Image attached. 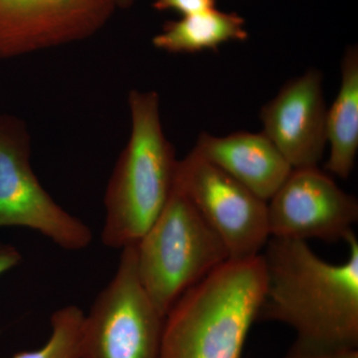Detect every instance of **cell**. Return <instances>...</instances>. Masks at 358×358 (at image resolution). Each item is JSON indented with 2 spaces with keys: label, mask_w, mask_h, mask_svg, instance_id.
Segmentation results:
<instances>
[{
  "label": "cell",
  "mask_w": 358,
  "mask_h": 358,
  "mask_svg": "<svg viewBox=\"0 0 358 358\" xmlns=\"http://www.w3.org/2000/svg\"><path fill=\"white\" fill-rule=\"evenodd\" d=\"M345 241L348 260H322L307 241L273 238L263 259L267 274L258 319L282 322L296 341L324 348H358V241Z\"/></svg>",
  "instance_id": "cell-1"
},
{
  "label": "cell",
  "mask_w": 358,
  "mask_h": 358,
  "mask_svg": "<svg viewBox=\"0 0 358 358\" xmlns=\"http://www.w3.org/2000/svg\"><path fill=\"white\" fill-rule=\"evenodd\" d=\"M266 287L262 255L219 266L167 313L160 358H242Z\"/></svg>",
  "instance_id": "cell-2"
},
{
  "label": "cell",
  "mask_w": 358,
  "mask_h": 358,
  "mask_svg": "<svg viewBox=\"0 0 358 358\" xmlns=\"http://www.w3.org/2000/svg\"><path fill=\"white\" fill-rule=\"evenodd\" d=\"M129 108L131 134L103 199V243L120 250L138 244L164 210L178 164L162 128L159 94L131 90Z\"/></svg>",
  "instance_id": "cell-3"
},
{
  "label": "cell",
  "mask_w": 358,
  "mask_h": 358,
  "mask_svg": "<svg viewBox=\"0 0 358 358\" xmlns=\"http://www.w3.org/2000/svg\"><path fill=\"white\" fill-rule=\"evenodd\" d=\"M136 251L141 286L166 317L186 291L230 260L222 240L176 185Z\"/></svg>",
  "instance_id": "cell-4"
},
{
  "label": "cell",
  "mask_w": 358,
  "mask_h": 358,
  "mask_svg": "<svg viewBox=\"0 0 358 358\" xmlns=\"http://www.w3.org/2000/svg\"><path fill=\"white\" fill-rule=\"evenodd\" d=\"M164 322L138 279L136 245L127 247L85 315L81 358H160Z\"/></svg>",
  "instance_id": "cell-5"
},
{
  "label": "cell",
  "mask_w": 358,
  "mask_h": 358,
  "mask_svg": "<svg viewBox=\"0 0 358 358\" xmlns=\"http://www.w3.org/2000/svg\"><path fill=\"white\" fill-rule=\"evenodd\" d=\"M30 150L24 122L0 115V228H28L70 251L87 248L91 229L44 189L33 173Z\"/></svg>",
  "instance_id": "cell-6"
},
{
  "label": "cell",
  "mask_w": 358,
  "mask_h": 358,
  "mask_svg": "<svg viewBox=\"0 0 358 358\" xmlns=\"http://www.w3.org/2000/svg\"><path fill=\"white\" fill-rule=\"evenodd\" d=\"M174 185L222 240L230 260L261 255L270 237L268 202L193 150L178 160Z\"/></svg>",
  "instance_id": "cell-7"
},
{
  "label": "cell",
  "mask_w": 358,
  "mask_h": 358,
  "mask_svg": "<svg viewBox=\"0 0 358 358\" xmlns=\"http://www.w3.org/2000/svg\"><path fill=\"white\" fill-rule=\"evenodd\" d=\"M357 220V200L317 166L294 169L268 201L273 238L345 240Z\"/></svg>",
  "instance_id": "cell-8"
},
{
  "label": "cell",
  "mask_w": 358,
  "mask_h": 358,
  "mask_svg": "<svg viewBox=\"0 0 358 358\" xmlns=\"http://www.w3.org/2000/svg\"><path fill=\"white\" fill-rule=\"evenodd\" d=\"M115 9L113 0H0V58L89 38Z\"/></svg>",
  "instance_id": "cell-9"
},
{
  "label": "cell",
  "mask_w": 358,
  "mask_h": 358,
  "mask_svg": "<svg viewBox=\"0 0 358 358\" xmlns=\"http://www.w3.org/2000/svg\"><path fill=\"white\" fill-rule=\"evenodd\" d=\"M322 74L310 69L289 80L260 113L263 131L293 169L317 166L327 141Z\"/></svg>",
  "instance_id": "cell-10"
},
{
  "label": "cell",
  "mask_w": 358,
  "mask_h": 358,
  "mask_svg": "<svg viewBox=\"0 0 358 358\" xmlns=\"http://www.w3.org/2000/svg\"><path fill=\"white\" fill-rule=\"evenodd\" d=\"M193 150L266 202L294 169L263 133L239 131L226 136L202 133Z\"/></svg>",
  "instance_id": "cell-11"
},
{
  "label": "cell",
  "mask_w": 358,
  "mask_h": 358,
  "mask_svg": "<svg viewBox=\"0 0 358 358\" xmlns=\"http://www.w3.org/2000/svg\"><path fill=\"white\" fill-rule=\"evenodd\" d=\"M341 84L331 109L327 110V141L331 147L326 169L348 178L358 152V48H346L341 64Z\"/></svg>",
  "instance_id": "cell-12"
},
{
  "label": "cell",
  "mask_w": 358,
  "mask_h": 358,
  "mask_svg": "<svg viewBox=\"0 0 358 358\" xmlns=\"http://www.w3.org/2000/svg\"><path fill=\"white\" fill-rule=\"evenodd\" d=\"M248 37L246 21L242 16L213 8L167 21L152 38V45L169 53L192 54L217 50L222 44L245 41Z\"/></svg>",
  "instance_id": "cell-13"
},
{
  "label": "cell",
  "mask_w": 358,
  "mask_h": 358,
  "mask_svg": "<svg viewBox=\"0 0 358 358\" xmlns=\"http://www.w3.org/2000/svg\"><path fill=\"white\" fill-rule=\"evenodd\" d=\"M85 313L76 306L56 310L51 317V334L37 350L15 353L11 358H81Z\"/></svg>",
  "instance_id": "cell-14"
},
{
  "label": "cell",
  "mask_w": 358,
  "mask_h": 358,
  "mask_svg": "<svg viewBox=\"0 0 358 358\" xmlns=\"http://www.w3.org/2000/svg\"><path fill=\"white\" fill-rule=\"evenodd\" d=\"M282 358H358V350L350 348H324L296 341Z\"/></svg>",
  "instance_id": "cell-15"
},
{
  "label": "cell",
  "mask_w": 358,
  "mask_h": 358,
  "mask_svg": "<svg viewBox=\"0 0 358 358\" xmlns=\"http://www.w3.org/2000/svg\"><path fill=\"white\" fill-rule=\"evenodd\" d=\"M216 0H154L152 7L159 11L173 10L182 16L215 8Z\"/></svg>",
  "instance_id": "cell-16"
},
{
  "label": "cell",
  "mask_w": 358,
  "mask_h": 358,
  "mask_svg": "<svg viewBox=\"0 0 358 358\" xmlns=\"http://www.w3.org/2000/svg\"><path fill=\"white\" fill-rule=\"evenodd\" d=\"M21 259L20 252L15 247L0 241V277L20 265Z\"/></svg>",
  "instance_id": "cell-17"
},
{
  "label": "cell",
  "mask_w": 358,
  "mask_h": 358,
  "mask_svg": "<svg viewBox=\"0 0 358 358\" xmlns=\"http://www.w3.org/2000/svg\"><path fill=\"white\" fill-rule=\"evenodd\" d=\"M136 0H113L117 8L127 9L133 6Z\"/></svg>",
  "instance_id": "cell-18"
}]
</instances>
